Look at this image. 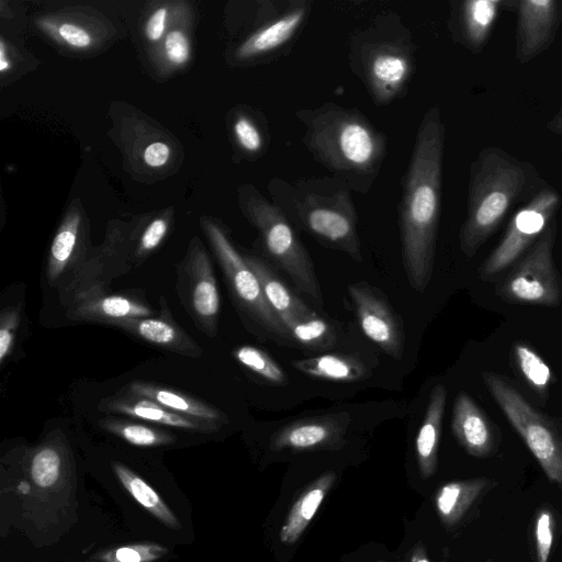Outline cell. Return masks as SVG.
<instances>
[{"label": "cell", "mask_w": 562, "mask_h": 562, "mask_svg": "<svg viewBox=\"0 0 562 562\" xmlns=\"http://www.w3.org/2000/svg\"><path fill=\"white\" fill-rule=\"evenodd\" d=\"M409 562H430L422 543L413 548Z\"/></svg>", "instance_id": "ee69618b"}, {"label": "cell", "mask_w": 562, "mask_h": 562, "mask_svg": "<svg viewBox=\"0 0 562 562\" xmlns=\"http://www.w3.org/2000/svg\"><path fill=\"white\" fill-rule=\"evenodd\" d=\"M168 231V223L164 218L154 220L140 236L136 250L137 259L145 257L156 249L162 241Z\"/></svg>", "instance_id": "f35d334b"}, {"label": "cell", "mask_w": 562, "mask_h": 562, "mask_svg": "<svg viewBox=\"0 0 562 562\" xmlns=\"http://www.w3.org/2000/svg\"><path fill=\"white\" fill-rule=\"evenodd\" d=\"M241 207L258 229L270 259L290 278L296 289L322 305V290L313 260L300 240L294 225L272 201L254 187L241 192Z\"/></svg>", "instance_id": "8992f818"}, {"label": "cell", "mask_w": 562, "mask_h": 562, "mask_svg": "<svg viewBox=\"0 0 562 562\" xmlns=\"http://www.w3.org/2000/svg\"><path fill=\"white\" fill-rule=\"evenodd\" d=\"M446 127L432 105L418 126L398 205L403 266L423 293L431 279L439 227Z\"/></svg>", "instance_id": "6da1fadb"}, {"label": "cell", "mask_w": 562, "mask_h": 562, "mask_svg": "<svg viewBox=\"0 0 562 562\" xmlns=\"http://www.w3.org/2000/svg\"><path fill=\"white\" fill-rule=\"evenodd\" d=\"M21 322V312L16 306H7L0 314V364L11 355L16 331Z\"/></svg>", "instance_id": "8d00e7d4"}, {"label": "cell", "mask_w": 562, "mask_h": 562, "mask_svg": "<svg viewBox=\"0 0 562 562\" xmlns=\"http://www.w3.org/2000/svg\"><path fill=\"white\" fill-rule=\"evenodd\" d=\"M335 481L336 473L327 471L305 488L292 505L280 529L279 537L282 543L292 544L299 540Z\"/></svg>", "instance_id": "484cf974"}, {"label": "cell", "mask_w": 562, "mask_h": 562, "mask_svg": "<svg viewBox=\"0 0 562 562\" xmlns=\"http://www.w3.org/2000/svg\"><path fill=\"white\" fill-rule=\"evenodd\" d=\"M170 155V148L167 144L155 142L148 145L144 151V160L150 167H161Z\"/></svg>", "instance_id": "b9f144b4"}, {"label": "cell", "mask_w": 562, "mask_h": 562, "mask_svg": "<svg viewBox=\"0 0 562 562\" xmlns=\"http://www.w3.org/2000/svg\"><path fill=\"white\" fill-rule=\"evenodd\" d=\"M348 293L362 333L387 356L402 359L403 325L383 293L366 281L350 283Z\"/></svg>", "instance_id": "7c38bea8"}, {"label": "cell", "mask_w": 562, "mask_h": 562, "mask_svg": "<svg viewBox=\"0 0 562 562\" xmlns=\"http://www.w3.org/2000/svg\"><path fill=\"white\" fill-rule=\"evenodd\" d=\"M167 549L154 544H133L109 550L101 553L98 560L101 562H153L167 553Z\"/></svg>", "instance_id": "e575fe53"}, {"label": "cell", "mask_w": 562, "mask_h": 562, "mask_svg": "<svg viewBox=\"0 0 562 562\" xmlns=\"http://www.w3.org/2000/svg\"><path fill=\"white\" fill-rule=\"evenodd\" d=\"M113 470L122 485L139 505L171 529L180 528L177 517L146 481L124 464L115 462Z\"/></svg>", "instance_id": "83f0119b"}, {"label": "cell", "mask_w": 562, "mask_h": 562, "mask_svg": "<svg viewBox=\"0 0 562 562\" xmlns=\"http://www.w3.org/2000/svg\"><path fill=\"white\" fill-rule=\"evenodd\" d=\"M446 402V386L436 384L430 392L427 409L415 441L416 459L423 479L432 476L437 470Z\"/></svg>", "instance_id": "7402d4cb"}, {"label": "cell", "mask_w": 562, "mask_h": 562, "mask_svg": "<svg viewBox=\"0 0 562 562\" xmlns=\"http://www.w3.org/2000/svg\"><path fill=\"white\" fill-rule=\"evenodd\" d=\"M112 326L153 346L181 356L198 358L203 352L200 346L173 321L165 302H161L159 317L130 318Z\"/></svg>", "instance_id": "ac0fdd59"}, {"label": "cell", "mask_w": 562, "mask_h": 562, "mask_svg": "<svg viewBox=\"0 0 562 562\" xmlns=\"http://www.w3.org/2000/svg\"><path fill=\"white\" fill-rule=\"evenodd\" d=\"M291 364L305 375L334 382H356L370 375L369 368L361 360L342 353H324L294 360Z\"/></svg>", "instance_id": "4316f807"}, {"label": "cell", "mask_w": 562, "mask_h": 562, "mask_svg": "<svg viewBox=\"0 0 562 562\" xmlns=\"http://www.w3.org/2000/svg\"><path fill=\"white\" fill-rule=\"evenodd\" d=\"M560 203V193L543 186L510 218L502 240L481 265L480 277L492 278L517 261L554 220Z\"/></svg>", "instance_id": "30bf717a"}, {"label": "cell", "mask_w": 562, "mask_h": 562, "mask_svg": "<svg viewBox=\"0 0 562 562\" xmlns=\"http://www.w3.org/2000/svg\"><path fill=\"white\" fill-rule=\"evenodd\" d=\"M490 394L521 437L546 476L562 488V430L517 389L494 372H483Z\"/></svg>", "instance_id": "52a82bcc"}, {"label": "cell", "mask_w": 562, "mask_h": 562, "mask_svg": "<svg viewBox=\"0 0 562 562\" xmlns=\"http://www.w3.org/2000/svg\"><path fill=\"white\" fill-rule=\"evenodd\" d=\"M9 68H10V60L7 58V55H5L4 42L1 41V43H0V71L5 72Z\"/></svg>", "instance_id": "f6af8a7d"}, {"label": "cell", "mask_w": 562, "mask_h": 562, "mask_svg": "<svg viewBox=\"0 0 562 562\" xmlns=\"http://www.w3.org/2000/svg\"><path fill=\"white\" fill-rule=\"evenodd\" d=\"M209 241L222 268L227 286L234 302L255 328L281 345H293V341L269 305L261 284L241 255L231 243L227 235L212 222L204 223Z\"/></svg>", "instance_id": "ba28073f"}, {"label": "cell", "mask_w": 562, "mask_h": 562, "mask_svg": "<svg viewBox=\"0 0 562 562\" xmlns=\"http://www.w3.org/2000/svg\"><path fill=\"white\" fill-rule=\"evenodd\" d=\"M233 133L239 148L250 156L261 155L268 144L266 130L257 119L238 113L233 123Z\"/></svg>", "instance_id": "836d02e7"}, {"label": "cell", "mask_w": 562, "mask_h": 562, "mask_svg": "<svg viewBox=\"0 0 562 562\" xmlns=\"http://www.w3.org/2000/svg\"><path fill=\"white\" fill-rule=\"evenodd\" d=\"M179 299L199 330L209 337L217 334L221 308L220 292L207 252L200 244H191L177 268Z\"/></svg>", "instance_id": "8fae6325"}, {"label": "cell", "mask_w": 562, "mask_h": 562, "mask_svg": "<svg viewBox=\"0 0 562 562\" xmlns=\"http://www.w3.org/2000/svg\"><path fill=\"white\" fill-rule=\"evenodd\" d=\"M497 482L487 477H474L448 482L435 495L436 512L446 527L458 525L475 504Z\"/></svg>", "instance_id": "603a6c76"}, {"label": "cell", "mask_w": 562, "mask_h": 562, "mask_svg": "<svg viewBox=\"0 0 562 562\" xmlns=\"http://www.w3.org/2000/svg\"><path fill=\"white\" fill-rule=\"evenodd\" d=\"M349 63L372 101L376 105H385L403 95L414 74L412 35L398 16L387 14L378 18L352 35Z\"/></svg>", "instance_id": "5b68a950"}, {"label": "cell", "mask_w": 562, "mask_h": 562, "mask_svg": "<svg viewBox=\"0 0 562 562\" xmlns=\"http://www.w3.org/2000/svg\"><path fill=\"white\" fill-rule=\"evenodd\" d=\"M515 362L527 383L541 397H546L552 383V372L546 361L530 346L517 342L514 346Z\"/></svg>", "instance_id": "4dcf8cb0"}, {"label": "cell", "mask_w": 562, "mask_h": 562, "mask_svg": "<svg viewBox=\"0 0 562 562\" xmlns=\"http://www.w3.org/2000/svg\"><path fill=\"white\" fill-rule=\"evenodd\" d=\"M311 1H291L282 11L277 10L237 48L241 61L274 56L290 44L307 20Z\"/></svg>", "instance_id": "5bb4252c"}, {"label": "cell", "mask_w": 562, "mask_h": 562, "mask_svg": "<svg viewBox=\"0 0 562 562\" xmlns=\"http://www.w3.org/2000/svg\"><path fill=\"white\" fill-rule=\"evenodd\" d=\"M293 344L312 351L326 350L335 344V331L317 314L299 319L286 327Z\"/></svg>", "instance_id": "f546056e"}, {"label": "cell", "mask_w": 562, "mask_h": 562, "mask_svg": "<svg viewBox=\"0 0 562 562\" xmlns=\"http://www.w3.org/2000/svg\"><path fill=\"white\" fill-rule=\"evenodd\" d=\"M151 315L153 310L145 302L127 294H95L77 301L68 311L72 319L110 325Z\"/></svg>", "instance_id": "ffe728a7"}, {"label": "cell", "mask_w": 562, "mask_h": 562, "mask_svg": "<svg viewBox=\"0 0 562 562\" xmlns=\"http://www.w3.org/2000/svg\"><path fill=\"white\" fill-rule=\"evenodd\" d=\"M547 128L551 133L562 137V103L555 114L547 122Z\"/></svg>", "instance_id": "7bdbcfd3"}, {"label": "cell", "mask_w": 562, "mask_h": 562, "mask_svg": "<svg viewBox=\"0 0 562 562\" xmlns=\"http://www.w3.org/2000/svg\"><path fill=\"white\" fill-rule=\"evenodd\" d=\"M57 33L71 47L86 48L91 44L90 34L85 29L71 23L60 24Z\"/></svg>", "instance_id": "ab89813d"}, {"label": "cell", "mask_w": 562, "mask_h": 562, "mask_svg": "<svg viewBox=\"0 0 562 562\" xmlns=\"http://www.w3.org/2000/svg\"><path fill=\"white\" fill-rule=\"evenodd\" d=\"M125 392L149 398L171 412L191 418L205 420L218 426L227 422L226 416L214 406L168 387L134 381L125 387Z\"/></svg>", "instance_id": "d4e9b609"}, {"label": "cell", "mask_w": 562, "mask_h": 562, "mask_svg": "<svg viewBox=\"0 0 562 562\" xmlns=\"http://www.w3.org/2000/svg\"><path fill=\"white\" fill-rule=\"evenodd\" d=\"M162 48L167 61L172 66H182L190 58V42L180 30H172L165 35Z\"/></svg>", "instance_id": "74e56055"}, {"label": "cell", "mask_w": 562, "mask_h": 562, "mask_svg": "<svg viewBox=\"0 0 562 562\" xmlns=\"http://www.w3.org/2000/svg\"><path fill=\"white\" fill-rule=\"evenodd\" d=\"M518 0H461L451 2L449 29L456 43L473 54L485 47L499 12L516 10Z\"/></svg>", "instance_id": "9a60e30c"}, {"label": "cell", "mask_w": 562, "mask_h": 562, "mask_svg": "<svg viewBox=\"0 0 562 562\" xmlns=\"http://www.w3.org/2000/svg\"><path fill=\"white\" fill-rule=\"evenodd\" d=\"M99 425L106 431L120 437L126 442L138 447H156L175 441L171 434L151 425L133 423L120 418H103Z\"/></svg>", "instance_id": "f1b7e54d"}, {"label": "cell", "mask_w": 562, "mask_h": 562, "mask_svg": "<svg viewBox=\"0 0 562 562\" xmlns=\"http://www.w3.org/2000/svg\"><path fill=\"white\" fill-rule=\"evenodd\" d=\"M535 167L501 147L480 150L470 165L467 214L459 232L462 254L472 258L509 211L541 188Z\"/></svg>", "instance_id": "3957f363"}, {"label": "cell", "mask_w": 562, "mask_h": 562, "mask_svg": "<svg viewBox=\"0 0 562 562\" xmlns=\"http://www.w3.org/2000/svg\"><path fill=\"white\" fill-rule=\"evenodd\" d=\"M244 258L257 276L269 305L285 328L299 319L316 314L290 291L265 260L251 255H244Z\"/></svg>", "instance_id": "44dd1931"}, {"label": "cell", "mask_w": 562, "mask_h": 562, "mask_svg": "<svg viewBox=\"0 0 562 562\" xmlns=\"http://www.w3.org/2000/svg\"><path fill=\"white\" fill-rule=\"evenodd\" d=\"M272 202L289 221L319 244L361 262L358 216L349 184L336 176L300 178L292 182L272 178Z\"/></svg>", "instance_id": "277c9868"}, {"label": "cell", "mask_w": 562, "mask_h": 562, "mask_svg": "<svg viewBox=\"0 0 562 562\" xmlns=\"http://www.w3.org/2000/svg\"><path fill=\"white\" fill-rule=\"evenodd\" d=\"M79 226L80 214L76 211L69 212L53 239L46 269L52 286H60L64 279L69 281L82 266L77 256Z\"/></svg>", "instance_id": "cb8c5ba5"}, {"label": "cell", "mask_w": 562, "mask_h": 562, "mask_svg": "<svg viewBox=\"0 0 562 562\" xmlns=\"http://www.w3.org/2000/svg\"><path fill=\"white\" fill-rule=\"evenodd\" d=\"M348 422L345 413L300 419L278 430L270 446L295 451L331 448L341 442Z\"/></svg>", "instance_id": "2e32d148"}, {"label": "cell", "mask_w": 562, "mask_h": 562, "mask_svg": "<svg viewBox=\"0 0 562 562\" xmlns=\"http://www.w3.org/2000/svg\"><path fill=\"white\" fill-rule=\"evenodd\" d=\"M233 356L243 367L256 373L267 382L274 385H284L288 383V376L284 370L263 350L255 346L244 345L236 348Z\"/></svg>", "instance_id": "1f68e13d"}, {"label": "cell", "mask_w": 562, "mask_h": 562, "mask_svg": "<svg viewBox=\"0 0 562 562\" xmlns=\"http://www.w3.org/2000/svg\"><path fill=\"white\" fill-rule=\"evenodd\" d=\"M515 57L527 64L553 43L562 22L559 0H518Z\"/></svg>", "instance_id": "4fadbf2b"}, {"label": "cell", "mask_w": 562, "mask_h": 562, "mask_svg": "<svg viewBox=\"0 0 562 562\" xmlns=\"http://www.w3.org/2000/svg\"><path fill=\"white\" fill-rule=\"evenodd\" d=\"M168 11L166 8L157 9L148 19L145 26V34L149 41L160 40L166 31Z\"/></svg>", "instance_id": "60d3db41"}, {"label": "cell", "mask_w": 562, "mask_h": 562, "mask_svg": "<svg viewBox=\"0 0 562 562\" xmlns=\"http://www.w3.org/2000/svg\"><path fill=\"white\" fill-rule=\"evenodd\" d=\"M555 518L552 510L542 507L535 519L536 562H548L554 541Z\"/></svg>", "instance_id": "d590c367"}, {"label": "cell", "mask_w": 562, "mask_h": 562, "mask_svg": "<svg viewBox=\"0 0 562 562\" xmlns=\"http://www.w3.org/2000/svg\"><path fill=\"white\" fill-rule=\"evenodd\" d=\"M63 465L61 452L57 446L47 443L40 447L31 460V477L40 487H50L59 479Z\"/></svg>", "instance_id": "d6a6232c"}, {"label": "cell", "mask_w": 562, "mask_h": 562, "mask_svg": "<svg viewBox=\"0 0 562 562\" xmlns=\"http://www.w3.org/2000/svg\"><path fill=\"white\" fill-rule=\"evenodd\" d=\"M487 562H493V561H487Z\"/></svg>", "instance_id": "bcb514c9"}, {"label": "cell", "mask_w": 562, "mask_h": 562, "mask_svg": "<svg viewBox=\"0 0 562 562\" xmlns=\"http://www.w3.org/2000/svg\"><path fill=\"white\" fill-rule=\"evenodd\" d=\"M451 429L472 457L486 458L496 448L497 435L492 420L465 392H460L454 400Z\"/></svg>", "instance_id": "e0dca14e"}, {"label": "cell", "mask_w": 562, "mask_h": 562, "mask_svg": "<svg viewBox=\"0 0 562 562\" xmlns=\"http://www.w3.org/2000/svg\"><path fill=\"white\" fill-rule=\"evenodd\" d=\"M99 408L102 412L186 430L211 432L221 427L213 423L171 412L149 398L127 392L103 400Z\"/></svg>", "instance_id": "d6986e66"}, {"label": "cell", "mask_w": 562, "mask_h": 562, "mask_svg": "<svg viewBox=\"0 0 562 562\" xmlns=\"http://www.w3.org/2000/svg\"><path fill=\"white\" fill-rule=\"evenodd\" d=\"M296 116L305 126L302 142L314 159L352 190L367 193L386 155L385 135L357 109L333 102L300 110Z\"/></svg>", "instance_id": "7a4b0ae2"}, {"label": "cell", "mask_w": 562, "mask_h": 562, "mask_svg": "<svg viewBox=\"0 0 562 562\" xmlns=\"http://www.w3.org/2000/svg\"><path fill=\"white\" fill-rule=\"evenodd\" d=\"M557 222L553 220L498 286L510 304L553 307L561 302V284L553 261Z\"/></svg>", "instance_id": "9c48e42d"}]
</instances>
